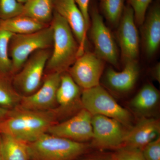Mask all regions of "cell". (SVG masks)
I'll return each mask as SVG.
<instances>
[{"label":"cell","instance_id":"cell-1","mask_svg":"<svg viewBox=\"0 0 160 160\" xmlns=\"http://www.w3.org/2000/svg\"><path fill=\"white\" fill-rule=\"evenodd\" d=\"M59 117L56 109L35 111L18 106L10 110L8 116L0 123V134L31 142L47 133L49 128L58 122Z\"/></svg>","mask_w":160,"mask_h":160},{"label":"cell","instance_id":"cell-2","mask_svg":"<svg viewBox=\"0 0 160 160\" xmlns=\"http://www.w3.org/2000/svg\"><path fill=\"white\" fill-rule=\"evenodd\" d=\"M52 24L53 49L46 66L50 72L62 73L77 59L78 44L69 24L55 11Z\"/></svg>","mask_w":160,"mask_h":160},{"label":"cell","instance_id":"cell-3","mask_svg":"<svg viewBox=\"0 0 160 160\" xmlns=\"http://www.w3.org/2000/svg\"><path fill=\"white\" fill-rule=\"evenodd\" d=\"M30 160H74L87 150L85 143L46 133L28 143Z\"/></svg>","mask_w":160,"mask_h":160},{"label":"cell","instance_id":"cell-4","mask_svg":"<svg viewBox=\"0 0 160 160\" xmlns=\"http://www.w3.org/2000/svg\"><path fill=\"white\" fill-rule=\"evenodd\" d=\"M81 105L92 116L102 115L117 120L125 127H131L132 117L127 109L120 106L100 85L84 89Z\"/></svg>","mask_w":160,"mask_h":160},{"label":"cell","instance_id":"cell-5","mask_svg":"<svg viewBox=\"0 0 160 160\" xmlns=\"http://www.w3.org/2000/svg\"><path fill=\"white\" fill-rule=\"evenodd\" d=\"M52 26L28 34H13L9 44L12 66V73L22 69L32 53L46 49L52 44Z\"/></svg>","mask_w":160,"mask_h":160},{"label":"cell","instance_id":"cell-6","mask_svg":"<svg viewBox=\"0 0 160 160\" xmlns=\"http://www.w3.org/2000/svg\"><path fill=\"white\" fill-rule=\"evenodd\" d=\"M49 58V52L46 49L35 52L15 76L13 86L19 93H22V96L32 94L40 88Z\"/></svg>","mask_w":160,"mask_h":160},{"label":"cell","instance_id":"cell-7","mask_svg":"<svg viewBox=\"0 0 160 160\" xmlns=\"http://www.w3.org/2000/svg\"><path fill=\"white\" fill-rule=\"evenodd\" d=\"M92 145L104 149H119L124 145L127 130L117 120L102 115L92 116Z\"/></svg>","mask_w":160,"mask_h":160},{"label":"cell","instance_id":"cell-8","mask_svg":"<svg viewBox=\"0 0 160 160\" xmlns=\"http://www.w3.org/2000/svg\"><path fill=\"white\" fill-rule=\"evenodd\" d=\"M90 36L94 46L95 54L105 62L117 66L118 52L111 32L104 23L97 9L93 8L91 13Z\"/></svg>","mask_w":160,"mask_h":160},{"label":"cell","instance_id":"cell-9","mask_svg":"<svg viewBox=\"0 0 160 160\" xmlns=\"http://www.w3.org/2000/svg\"><path fill=\"white\" fill-rule=\"evenodd\" d=\"M104 67V61L94 53L85 52L75 61L69 75L83 90L90 89L100 85Z\"/></svg>","mask_w":160,"mask_h":160},{"label":"cell","instance_id":"cell-10","mask_svg":"<svg viewBox=\"0 0 160 160\" xmlns=\"http://www.w3.org/2000/svg\"><path fill=\"white\" fill-rule=\"evenodd\" d=\"M62 73L50 72L46 76L42 85L32 94L22 96L18 106L35 111H49L57 106V92Z\"/></svg>","mask_w":160,"mask_h":160},{"label":"cell","instance_id":"cell-11","mask_svg":"<svg viewBox=\"0 0 160 160\" xmlns=\"http://www.w3.org/2000/svg\"><path fill=\"white\" fill-rule=\"evenodd\" d=\"M92 118L89 112L82 108L69 119L52 126L47 133L75 142H86L93 136Z\"/></svg>","mask_w":160,"mask_h":160},{"label":"cell","instance_id":"cell-12","mask_svg":"<svg viewBox=\"0 0 160 160\" xmlns=\"http://www.w3.org/2000/svg\"><path fill=\"white\" fill-rule=\"evenodd\" d=\"M120 21L117 36L122 58L125 63L135 61L139 53V38L130 6L124 8Z\"/></svg>","mask_w":160,"mask_h":160},{"label":"cell","instance_id":"cell-13","mask_svg":"<svg viewBox=\"0 0 160 160\" xmlns=\"http://www.w3.org/2000/svg\"><path fill=\"white\" fill-rule=\"evenodd\" d=\"M53 7L66 20L78 44V58L84 54L86 46V32L88 30L82 13L76 0H54Z\"/></svg>","mask_w":160,"mask_h":160},{"label":"cell","instance_id":"cell-14","mask_svg":"<svg viewBox=\"0 0 160 160\" xmlns=\"http://www.w3.org/2000/svg\"><path fill=\"white\" fill-rule=\"evenodd\" d=\"M160 133L158 120L143 118L127 131L123 146L142 150L146 145L159 137Z\"/></svg>","mask_w":160,"mask_h":160},{"label":"cell","instance_id":"cell-15","mask_svg":"<svg viewBox=\"0 0 160 160\" xmlns=\"http://www.w3.org/2000/svg\"><path fill=\"white\" fill-rule=\"evenodd\" d=\"M81 88L69 74H62L57 92V106L55 108L60 117L77 108L81 103Z\"/></svg>","mask_w":160,"mask_h":160},{"label":"cell","instance_id":"cell-16","mask_svg":"<svg viewBox=\"0 0 160 160\" xmlns=\"http://www.w3.org/2000/svg\"><path fill=\"white\" fill-rule=\"evenodd\" d=\"M139 72L137 61H129L125 63L122 71H116L112 68L107 69L105 77L106 82L115 91L126 92L133 88L137 82Z\"/></svg>","mask_w":160,"mask_h":160},{"label":"cell","instance_id":"cell-17","mask_svg":"<svg viewBox=\"0 0 160 160\" xmlns=\"http://www.w3.org/2000/svg\"><path fill=\"white\" fill-rule=\"evenodd\" d=\"M142 25L145 51L148 57H152L158 51L160 44V8L158 4L150 9Z\"/></svg>","mask_w":160,"mask_h":160},{"label":"cell","instance_id":"cell-18","mask_svg":"<svg viewBox=\"0 0 160 160\" xmlns=\"http://www.w3.org/2000/svg\"><path fill=\"white\" fill-rule=\"evenodd\" d=\"M159 100V92L153 85L148 84L136 95L132 100L130 105L136 111L145 114L154 109Z\"/></svg>","mask_w":160,"mask_h":160},{"label":"cell","instance_id":"cell-19","mask_svg":"<svg viewBox=\"0 0 160 160\" xmlns=\"http://www.w3.org/2000/svg\"><path fill=\"white\" fill-rule=\"evenodd\" d=\"M54 0H28L23 4L22 13L25 16L42 23L48 22L52 19Z\"/></svg>","mask_w":160,"mask_h":160},{"label":"cell","instance_id":"cell-20","mask_svg":"<svg viewBox=\"0 0 160 160\" xmlns=\"http://www.w3.org/2000/svg\"><path fill=\"white\" fill-rule=\"evenodd\" d=\"M43 28V24L25 16L20 15L8 19H0V30L9 32L12 34H28Z\"/></svg>","mask_w":160,"mask_h":160},{"label":"cell","instance_id":"cell-21","mask_svg":"<svg viewBox=\"0 0 160 160\" xmlns=\"http://www.w3.org/2000/svg\"><path fill=\"white\" fill-rule=\"evenodd\" d=\"M0 135L3 160H30L28 143L7 135Z\"/></svg>","mask_w":160,"mask_h":160},{"label":"cell","instance_id":"cell-22","mask_svg":"<svg viewBox=\"0 0 160 160\" xmlns=\"http://www.w3.org/2000/svg\"><path fill=\"white\" fill-rule=\"evenodd\" d=\"M8 76L0 74V107L11 110L19 106L22 96L12 86Z\"/></svg>","mask_w":160,"mask_h":160},{"label":"cell","instance_id":"cell-23","mask_svg":"<svg viewBox=\"0 0 160 160\" xmlns=\"http://www.w3.org/2000/svg\"><path fill=\"white\" fill-rule=\"evenodd\" d=\"M12 34L0 30V74L9 76L12 72V66L9 56V44Z\"/></svg>","mask_w":160,"mask_h":160},{"label":"cell","instance_id":"cell-24","mask_svg":"<svg viewBox=\"0 0 160 160\" xmlns=\"http://www.w3.org/2000/svg\"><path fill=\"white\" fill-rule=\"evenodd\" d=\"M102 7L107 20L112 24L115 25L122 17L124 0H102Z\"/></svg>","mask_w":160,"mask_h":160},{"label":"cell","instance_id":"cell-25","mask_svg":"<svg viewBox=\"0 0 160 160\" xmlns=\"http://www.w3.org/2000/svg\"><path fill=\"white\" fill-rule=\"evenodd\" d=\"M23 4L18 0H0V19L6 20L21 15Z\"/></svg>","mask_w":160,"mask_h":160},{"label":"cell","instance_id":"cell-26","mask_svg":"<svg viewBox=\"0 0 160 160\" xmlns=\"http://www.w3.org/2000/svg\"><path fill=\"white\" fill-rule=\"evenodd\" d=\"M129 6L134 13L136 24L142 25L146 18V11L152 0H129Z\"/></svg>","mask_w":160,"mask_h":160},{"label":"cell","instance_id":"cell-27","mask_svg":"<svg viewBox=\"0 0 160 160\" xmlns=\"http://www.w3.org/2000/svg\"><path fill=\"white\" fill-rule=\"evenodd\" d=\"M117 160H145L140 149L122 146L119 148L116 153Z\"/></svg>","mask_w":160,"mask_h":160},{"label":"cell","instance_id":"cell-28","mask_svg":"<svg viewBox=\"0 0 160 160\" xmlns=\"http://www.w3.org/2000/svg\"><path fill=\"white\" fill-rule=\"evenodd\" d=\"M145 160H160V138L146 145L142 150Z\"/></svg>","mask_w":160,"mask_h":160},{"label":"cell","instance_id":"cell-29","mask_svg":"<svg viewBox=\"0 0 160 160\" xmlns=\"http://www.w3.org/2000/svg\"><path fill=\"white\" fill-rule=\"evenodd\" d=\"M90 0H76L78 6L81 9L83 16L86 21V26L87 28H89L90 18L89 12V2Z\"/></svg>","mask_w":160,"mask_h":160},{"label":"cell","instance_id":"cell-30","mask_svg":"<svg viewBox=\"0 0 160 160\" xmlns=\"http://www.w3.org/2000/svg\"><path fill=\"white\" fill-rule=\"evenodd\" d=\"M151 75L156 81L160 82V64L158 63L151 69Z\"/></svg>","mask_w":160,"mask_h":160},{"label":"cell","instance_id":"cell-31","mask_svg":"<svg viewBox=\"0 0 160 160\" xmlns=\"http://www.w3.org/2000/svg\"><path fill=\"white\" fill-rule=\"evenodd\" d=\"M10 110L0 107V123L5 119L9 114Z\"/></svg>","mask_w":160,"mask_h":160},{"label":"cell","instance_id":"cell-32","mask_svg":"<svg viewBox=\"0 0 160 160\" xmlns=\"http://www.w3.org/2000/svg\"><path fill=\"white\" fill-rule=\"evenodd\" d=\"M0 160H2V138L0 135Z\"/></svg>","mask_w":160,"mask_h":160},{"label":"cell","instance_id":"cell-33","mask_svg":"<svg viewBox=\"0 0 160 160\" xmlns=\"http://www.w3.org/2000/svg\"><path fill=\"white\" fill-rule=\"evenodd\" d=\"M28 0H18L19 2L20 3H22V4H24L25 3L28 1Z\"/></svg>","mask_w":160,"mask_h":160},{"label":"cell","instance_id":"cell-34","mask_svg":"<svg viewBox=\"0 0 160 160\" xmlns=\"http://www.w3.org/2000/svg\"><path fill=\"white\" fill-rule=\"evenodd\" d=\"M114 160H117L116 159H115Z\"/></svg>","mask_w":160,"mask_h":160},{"label":"cell","instance_id":"cell-35","mask_svg":"<svg viewBox=\"0 0 160 160\" xmlns=\"http://www.w3.org/2000/svg\"></svg>","mask_w":160,"mask_h":160}]
</instances>
